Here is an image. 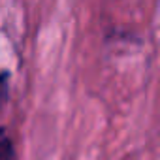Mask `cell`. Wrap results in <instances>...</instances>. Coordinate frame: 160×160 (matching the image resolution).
Listing matches in <instances>:
<instances>
[{
  "instance_id": "1",
  "label": "cell",
  "mask_w": 160,
  "mask_h": 160,
  "mask_svg": "<svg viewBox=\"0 0 160 160\" xmlns=\"http://www.w3.org/2000/svg\"><path fill=\"white\" fill-rule=\"evenodd\" d=\"M0 160H15L12 139L4 132H0Z\"/></svg>"
}]
</instances>
